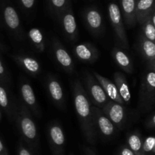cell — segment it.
<instances>
[{
  "label": "cell",
  "mask_w": 155,
  "mask_h": 155,
  "mask_svg": "<svg viewBox=\"0 0 155 155\" xmlns=\"http://www.w3.org/2000/svg\"><path fill=\"white\" fill-rule=\"evenodd\" d=\"M72 90L74 107L81 131L88 143L94 145L98 136L92 120V103L80 80H74L72 83Z\"/></svg>",
  "instance_id": "obj_1"
},
{
  "label": "cell",
  "mask_w": 155,
  "mask_h": 155,
  "mask_svg": "<svg viewBox=\"0 0 155 155\" xmlns=\"http://www.w3.org/2000/svg\"><path fill=\"white\" fill-rule=\"evenodd\" d=\"M17 126L21 140L34 153L39 146V138L36 125L32 117L31 112L23 103L17 107L15 115Z\"/></svg>",
  "instance_id": "obj_2"
},
{
  "label": "cell",
  "mask_w": 155,
  "mask_h": 155,
  "mask_svg": "<svg viewBox=\"0 0 155 155\" xmlns=\"http://www.w3.org/2000/svg\"><path fill=\"white\" fill-rule=\"evenodd\" d=\"M155 104V71L148 70L142 77L139 93V110L146 114Z\"/></svg>",
  "instance_id": "obj_3"
},
{
  "label": "cell",
  "mask_w": 155,
  "mask_h": 155,
  "mask_svg": "<svg viewBox=\"0 0 155 155\" xmlns=\"http://www.w3.org/2000/svg\"><path fill=\"white\" fill-rule=\"evenodd\" d=\"M83 88L91 103L98 108L101 109L110 101L98 80L88 72L85 73Z\"/></svg>",
  "instance_id": "obj_4"
},
{
  "label": "cell",
  "mask_w": 155,
  "mask_h": 155,
  "mask_svg": "<svg viewBox=\"0 0 155 155\" xmlns=\"http://www.w3.org/2000/svg\"><path fill=\"white\" fill-rule=\"evenodd\" d=\"M47 139L52 155H64L66 137L63 127L58 122L48 124Z\"/></svg>",
  "instance_id": "obj_5"
},
{
  "label": "cell",
  "mask_w": 155,
  "mask_h": 155,
  "mask_svg": "<svg viewBox=\"0 0 155 155\" xmlns=\"http://www.w3.org/2000/svg\"><path fill=\"white\" fill-rule=\"evenodd\" d=\"M92 115L97 136L99 135L104 139H110L114 136L116 133V127L103 113L101 108L92 106Z\"/></svg>",
  "instance_id": "obj_6"
},
{
  "label": "cell",
  "mask_w": 155,
  "mask_h": 155,
  "mask_svg": "<svg viewBox=\"0 0 155 155\" xmlns=\"http://www.w3.org/2000/svg\"><path fill=\"white\" fill-rule=\"evenodd\" d=\"M108 15L110 22L114 28L120 43L123 47L128 49L129 40L124 27V20L120 12V8L116 3H110L108 5Z\"/></svg>",
  "instance_id": "obj_7"
},
{
  "label": "cell",
  "mask_w": 155,
  "mask_h": 155,
  "mask_svg": "<svg viewBox=\"0 0 155 155\" xmlns=\"http://www.w3.org/2000/svg\"><path fill=\"white\" fill-rule=\"evenodd\" d=\"M2 14L6 27L15 34V36L19 39H23L24 31L21 27L19 15L14 6L8 2H3L2 5Z\"/></svg>",
  "instance_id": "obj_8"
},
{
  "label": "cell",
  "mask_w": 155,
  "mask_h": 155,
  "mask_svg": "<svg viewBox=\"0 0 155 155\" xmlns=\"http://www.w3.org/2000/svg\"><path fill=\"white\" fill-rule=\"evenodd\" d=\"M101 110L107 118L111 121L116 129L121 130L124 128L127 118L125 105L110 100L101 108Z\"/></svg>",
  "instance_id": "obj_9"
},
{
  "label": "cell",
  "mask_w": 155,
  "mask_h": 155,
  "mask_svg": "<svg viewBox=\"0 0 155 155\" xmlns=\"http://www.w3.org/2000/svg\"><path fill=\"white\" fill-rule=\"evenodd\" d=\"M20 94L22 98V103L29 109L30 112L37 117L41 115L39 104L31 85L27 80H21L20 83Z\"/></svg>",
  "instance_id": "obj_10"
},
{
  "label": "cell",
  "mask_w": 155,
  "mask_h": 155,
  "mask_svg": "<svg viewBox=\"0 0 155 155\" xmlns=\"http://www.w3.org/2000/svg\"><path fill=\"white\" fill-rule=\"evenodd\" d=\"M62 30L68 39L75 41L78 37V29L75 16L71 5L68 6L58 17Z\"/></svg>",
  "instance_id": "obj_11"
},
{
  "label": "cell",
  "mask_w": 155,
  "mask_h": 155,
  "mask_svg": "<svg viewBox=\"0 0 155 155\" xmlns=\"http://www.w3.org/2000/svg\"><path fill=\"white\" fill-rule=\"evenodd\" d=\"M51 48L56 61L68 73L74 72V64L72 58L70 55L65 47L57 39L51 41Z\"/></svg>",
  "instance_id": "obj_12"
},
{
  "label": "cell",
  "mask_w": 155,
  "mask_h": 155,
  "mask_svg": "<svg viewBox=\"0 0 155 155\" xmlns=\"http://www.w3.org/2000/svg\"><path fill=\"white\" fill-rule=\"evenodd\" d=\"M46 89L49 98L57 107L63 108L65 107V97L64 89L58 80L54 76L47 77Z\"/></svg>",
  "instance_id": "obj_13"
},
{
  "label": "cell",
  "mask_w": 155,
  "mask_h": 155,
  "mask_svg": "<svg viewBox=\"0 0 155 155\" xmlns=\"http://www.w3.org/2000/svg\"><path fill=\"white\" fill-rule=\"evenodd\" d=\"M84 21L89 31L93 35H99L104 30L102 15L98 8L95 7H89L85 10Z\"/></svg>",
  "instance_id": "obj_14"
},
{
  "label": "cell",
  "mask_w": 155,
  "mask_h": 155,
  "mask_svg": "<svg viewBox=\"0 0 155 155\" xmlns=\"http://www.w3.org/2000/svg\"><path fill=\"white\" fill-rule=\"evenodd\" d=\"M74 54L79 61L85 63H94L99 56L96 47L90 42H81L74 47Z\"/></svg>",
  "instance_id": "obj_15"
},
{
  "label": "cell",
  "mask_w": 155,
  "mask_h": 155,
  "mask_svg": "<svg viewBox=\"0 0 155 155\" xmlns=\"http://www.w3.org/2000/svg\"><path fill=\"white\" fill-rule=\"evenodd\" d=\"M139 50L148 70L155 71V44L142 34L139 38Z\"/></svg>",
  "instance_id": "obj_16"
},
{
  "label": "cell",
  "mask_w": 155,
  "mask_h": 155,
  "mask_svg": "<svg viewBox=\"0 0 155 155\" xmlns=\"http://www.w3.org/2000/svg\"><path fill=\"white\" fill-rule=\"evenodd\" d=\"M14 60L23 70L32 76L37 75L41 71V64L37 59L25 54H13Z\"/></svg>",
  "instance_id": "obj_17"
},
{
  "label": "cell",
  "mask_w": 155,
  "mask_h": 155,
  "mask_svg": "<svg viewBox=\"0 0 155 155\" xmlns=\"http://www.w3.org/2000/svg\"><path fill=\"white\" fill-rule=\"evenodd\" d=\"M92 75H93L94 77L98 80V82L100 83V85L102 86L104 92H105L107 96L108 97V98L110 101H114V102L119 103V104H123V105H125L124 101L121 99L120 96L119 92H118L117 89L114 83H113V82L110 81V80H108V79L106 78V77H103V76H101V74L95 72V71L93 72Z\"/></svg>",
  "instance_id": "obj_18"
},
{
  "label": "cell",
  "mask_w": 155,
  "mask_h": 155,
  "mask_svg": "<svg viewBox=\"0 0 155 155\" xmlns=\"http://www.w3.org/2000/svg\"><path fill=\"white\" fill-rule=\"evenodd\" d=\"M5 83L0 82V109L3 110L10 120L15 118L17 107L12 101L10 92Z\"/></svg>",
  "instance_id": "obj_19"
},
{
  "label": "cell",
  "mask_w": 155,
  "mask_h": 155,
  "mask_svg": "<svg viewBox=\"0 0 155 155\" xmlns=\"http://www.w3.org/2000/svg\"><path fill=\"white\" fill-rule=\"evenodd\" d=\"M114 81L124 104H130L132 98L131 92L126 76L121 72H115L114 74Z\"/></svg>",
  "instance_id": "obj_20"
},
{
  "label": "cell",
  "mask_w": 155,
  "mask_h": 155,
  "mask_svg": "<svg viewBox=\"0 0 155 155\" xmlns=\"http://www.w3.org/2000/svg\"><path fill=\"white\" fill-rule=\"evenodd\" d=\"M136 1L137 0H121V15L126 24L130 27H134L137 24Z\"/></svg>",
  "instance_id": "obj_21"
},
{
  "label": "cell",
  "mask_w": 155,
  "mask_h": 155,
  "mask_svg": "<svg viewBox=\"0 0 155 155\" xmlns=\"http://www.w3.org/2000/svg\"><path fill=\"white\" fill-rule=\"evenodd\" d=\"M112 57L117 64L127 74H132L134 70L133 63L130 56L120 48L115 47L112 50Z\"/></svg>",
  "instance_id": "obj_22"
},
{
  "label": "cell",
  "mask_w": 155,
  "mask_h": 155,
  "mask_svg": "<svg viewBox=\"0 0 155 155\" xmlns=\"http://www.w3.org/2000/svg\"><path fill=\"white\" fill-rule=\"evenodd\" d=\"M154 11V0H137L136 1V22L140 24Z\"/></svg>",
  "instance_id": "obj_23"
},
{
  "label": "cell",
  "mask_w": 155,
  "mask_h": 155,
  "mask_svg": "<svg viewBox=\"0 0 155 155\" xmlns=\"http://www.w3.org/2000/svg\"><path fill=\"white\" fill-rule=\"evenodd\" d=\"M142 34L144 37L148 40L154 42L155 41V11L152 12L146 19L144 20L140 24Z\"/></svg>",
  "instance_id": "obj_24"
},
{
  "label": "cell",
  "mask_w": 155,
  "mask_h": 155,
  "mask_svg": "<svg viewBox=\"0 0 155 155\" xmlns=\"http://www.w3.org/2000/svg\"><path fill=\"white\" fill-rule=\"evenodd\" d=\"M143 139L137 130L130 133L127 137V146L133 151L135 155H144L142 152Z\"/></svg>",
  "instance_id": "obj_25"
},
{
  "label": "cell",
  "mask_w": 155,
  "mask_h": 155,
  "mask_svg": "<svg viewBox=\"0 0 155 155\" xmlns=\"http://www.w3.org/2000/svg\"><path fill=\"white\" fill-rule=\"evenodd\" d=\"M32 45L39 52H43L45 50V42L42 31L38 28H31L27 33Z\"/></svg>",
  "instance_id": "obj_26"
},
{
  "label": "cell",
  "mask_w": 155,
  "mask_h": 155,
  "mask_svg": "<svg viewBox=\"0 0 155 155\" xmlns=\"http://www.w3.org/2000/svg\"><path fill=\"white\" fill-rule=\"evenodd\" d=\"M48 5L51 13L54 16L59 17L68 6L71 5V0H48Z\"/></svg>",
  "instance_id": "obj_27"
},
{
  "label": "cell",
  "mask_w": 155,
  "mask_h": 155,
  "mask_svg": "<svg viewBox=\"0 0 155 155\" xmlns=\"http://www.w3.org/2000/svg\"><path fill=\"white\" fill-rule=\"evenodd\" d=\"M142 152L144 155L155 154V137L153 136L145 138L142 142Z\"/></svg>",
  "instance_id": "obj_28"
},
{
  "label": "cell",
  "mask_w": 155,
  "mask_h": 155,
  "mask_svg": "<svg viewBox=\"0 0 155 155\" xmlns=\"http://www.w3.org/2000/svg\"><path fill=\"white\" fill-rule=\"evenodd\" d=\"M17 155H34L33 152L23 142H20L18 144V150H17Z\"/></svg>",
  "instance_id": "obj_29"
},
{
  "label": "cell",
  "mask_w": 155,
  "mask_h": 155,
  "mask_svg": "<svg viewBox=\"0 0 155 155\" xmlns=\"http://www.w3.org/2000/svg\"><path fill=\"white\" fill-rule=\"evenodd\" d=\"M8 73L2 61L0 58V82L2 83H5L8 81Z\"/></svg>",
  "instance_id": "obj_30"
},
{
  "label": "cell",
  "mask_w": 155,
  "mask_h": 155,
  "mask_svg": "<svg viewBox=\"0 0 155 155\" xmlns=\"http://www.w3.org/2000/svg\"><path fill=\"white\" fill-rule=\"evenodd\" d=\"M21 7L25 11H30L33 8L36 0H18Z\"/></svg>",
  "instance_id": "obj_31"
},
{
  "label": "cell",
  "mask_w": 155,
  "mask_h": 155,
  "mask_svg": "<svg viewBox=\"0 0 155 155\" xmlns=\"http://www.w3.org/2000/svg\"><path fill=\"white\" fill-rule=\"evenodd\" d=\"M145 125L148 129H151V130L154 129L155 127V114L154 113H151V114L148 115L146 120H145Z\"/></svg>",
  "instance_id": "obj_32"
},
{
  "label": "cell",
  "mask_w": 155,
  "mask_h": 155,
  "mask_svg": "<svg viewBox=\"0 0 155 155\" xmlns=\"http://www.w3.org/2000/svg\"><path fill=\"white\" fill-rule=\"evenodd\" d=\"M117 155H135V154L127 145H122L118 150Z\"/></svg>",
  "instance_id": "obj_33"
},
{
  "label": "cell",
  "mask_w": 155,
  "mask_h": 155,
  "mask_svg": "<svg viewBox=\"0 0 155 155\" xmlns=\"http://www.w3.org/2000/svg\"><path fill=\"white\" fill-rule=\"evenodd\" d=\"M83 155H97L93 148L88 146H84L83 148Z\"/></svg>",
  "instance_id": "obj_34"
},
{
  "label": "cell",
  "mask_w": 155,
  "mask_h": 155,
  "mask_svg": "<svg viewBox=\"0 0 155 155\" xmlns=\"http://www.w3.org/2000/svg\"><path fill=\"white\" fill-rule=\"evenodd\" d=\"M0 155H9L5 145L1 139H0Z\"/></svg>",
  "instance_id": "obj_35"
},
{
  "label": "cell",
  "mask_w": 155,
  "mask_h": 155,
  "mask_svg": "<svg viewBox=\"0 0 155 155\" xmlns=\"http://www.w3.org/2000/svg\"><path fill=\"white\" fill-rule=\"evenodd\" d=\"M4 49V48H3V46L2 45V44H0V51H2V50Z\"/></svg>",
  "instance_id": "obj_36"
},
{
  "label": "cell",
  "mask_w": 155,
  "mask_h": 155,
  "mask_svg": "<svg viewBox=\"0 0 155 155\" xmlns=\"http://www.w3.org/2000/svg\"><path fill=\"white\" fill-rule=\"evenodd\" d=\"M2 120V112H1V109H0V121Z\"/></svg>",
  "instance_id": "obj_37"
},
{
  "label": "cell",
  "mask_w": 155,
  "mask_h": 155,
  "mask_svg": "<svg viewBox=\"0 0 155 155\" xmlns=\"http://www.w3.org/2000/svg\"><path fill=\"white\" fill-rule=\"evenodd\" d=\"M70 155H74V154H72V153H71V154H70Z\"/></svg>",
  "instance_id": "obj_38"
}]
</instances>
